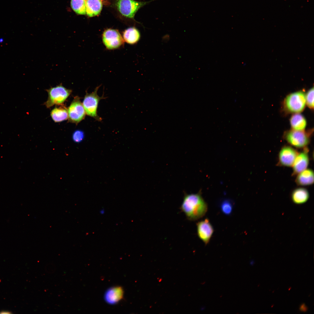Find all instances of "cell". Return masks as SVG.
<instances>
[{
    "label": "cell",
    "mask_w": 314,
    "mask_h": 314,
    "mask_svg": "<svg viewBox=\"0 0 314 314\" xmlns=\"http://www.w3.org/2000/svg\"><path fill=\"white\" fill-rule=\"evenodd\" d=\"M254 263V261H251V262L250 263H251V265H253Z\"/></svg>",
    "instance_id": "26"
},
{
    "label": "cell",
    "mask_w": 314,
    "mask_h": 314,
    "mask_svg": "<svg viewBox=\"0 0 314 314\" xmlns=\"http://www.w3.org/2000/svg\"><path fill=\"white\" fill-rule=\"evenodd\" d=\"M291 127L293 130L304 131L306 127L307 122L305 117L299 113L293 115L290 119Z\"/></svg>",
    "instance_id": "16"
},
{
    "label": "cell",
    "mask_w": 314,
    "mask_h": 314,
    "mask_svg": "<svg viewBox=\"0 0 314 314\" xmlns=\"http://www.w3.org/2000/svg\"><path fill=\"white\" fill-rule=\"evenodd\" d=\"M306 104V94L302 91L290 93L287 95L284 101L285 108L288 112L299 113L304 109Z\"/></svg>",
    "instance_id": "2"
},
{
    "label": "cell",
    "mask_w": 314,
    "mask_h": 314,
    "mask_svg": "<svg viewBox=\"0 0 314 314\" xmlns=\"http://www.w3.org/2000/svg\"><path fill=\"white\" fill-rule=\"evenodd\" d=\"M100 86L99 85L91 93L86 92L82 103L86 114L99 121H101L102 119L97 115L98 104L101 99H105L103 95L100 97L97 94Z\"/></svg>",
    "instance_id": "3"
},
{
    "label": "cell",
    "mask_w": 314,
    "mask_h": 314,
    "mask_svg": "<svg viewBox=\"0 0 314 314\" xmlns=\"http://www.w3.org/2000/svg\"><path fill=\"white\" fill-rule=\"evenodd\" d=\"M71 5L77 14L81 15L86 14L85 0H71Z\"/></svg>",
    "instance_id": "19"
},
{
    "label": "cell",
    "mask_w": 314,
    "mask_h": 314,
    "mask_svg": "<svg viewBox=\"0 0 314 314\" xmlns=\"http://www.w3.org/2000/svg\"><path fill=\"white\" fill-rule=\"evenodd\" d=\"M3 41V38H0V43L2 42Z\"/></svg>",
    "instance_id": "25"
},
{
    "label": "cell",
    "mask_w": 314,
    "mask_h": 314,
    "mask_svg": "<svg viewBox=\"0 0 314 314\" xmlns=\"http://www.w3.org/2000/svg\"><path fill=\"white\" fill-rule=\"evenodd\" d=\"M198 237L205 245H207L214 232L213 228L209 220L206 218L198 222L197 224Z\"/></svg>",
    "instance_id": "9"
},
{
    "label": "cell",
    "mask_w": 314,
    "mask_h": 314,
    "mask_svg": "<svg viewBox=\"0 0 314 314\" xmlns=\"http://www.w3.org/2000/svg\"><path fill=\"white\" fill-rule=\"evenodd\" d=\"M11 312L8 311H2L0 312V314H11Z\"/></svg>",
    "instance_id": "24"
},
{
    "label": "cell",
    "mask_w": 314,
    "mask_h": 314,
    "mask_svg": "<svg viewBox=\"0 0 314 314\" xmlns=\"http://www.w3.org/2000/svg\"><path fill=\"white\" fill-rule=\"evenodd\" d=\"M233 205V202L231 200L225 199L221 202L220 207L221 211L224 214L229 215L232 212Z\"/></svg>",
    "instance_id": "20"
},
{
    "label": "cell",
    "mask_w": 314,
    "mask_h": 314,
    "mask_svg": "<svg viewBox=\"0 0 314 314\" xmlns=\"http://www.w3.org/2000/svg\"><path fill=\"white\" fill-rule=\"evenodd\" d=\"M123 38L125 42L130 44L137 43L140 38L139 30L134 27H131L125 30L123 33Z\"/></svg>",
    "instance_id": "15"
},
{
    "label": "cell",
    "mask_w": 314,
    "mask_h": 314,
    "mask_svg": "<svg viewBox=\"0 0 314 314\" xmlns=\"http://www.w3.org/2000/svg\"><path fill=\"white\" fill-rule=\"evenodd\" d=\"M181 208L188 220L195 221L205 215L208 206L199 191L196 194L185 193Z\"/></svg>",
    "instance_id": "1"
},
{
    "label": "cell",
    "mask_w": 314,
    "mask_h": 314,
    "mask_svg": "<svg viewBox=\"0 0 314 314\" xmlns=\"http://www.w3.org/2000/svg\"><path fill=\"white\" fill-rule=\"evenodd\" d=\"M86 14L92 17L99 14L102 5L101 0H86Z\"/></svg>",
    "instance_id": "14"
},
{
    "label": "cell",
    "mask_w": 314,
    "mask_h": 314,
    "mask_svg": "<svg viewBox=\"0 0 314 314\" xmlns=\"http://www.w3.org/2000/svg\"><path fill=\"white\" fill-rule=\"evenodd\" d=\"M297 174L295 180L297 185L304 186L313 183L314 173L312 170L306 169Z\"/></svg>",
    "instance_id": "13"
},
{
    "label": "cell",
    "mask_w": 314,
    "mask_h": 314,
    "mask_svg": "<svg viewBox=\"0 0 314 314\" xmlns=\"http://www.w3.org/2000/svg\"><path fill=\"white\" fill-rule=\"evenodd\" d=\"M285 137L289 143L298 148L304 147L308 144L309 141L308 135L304 131L292 129L287 132Z\"/></svg>",
    "instance_id": "8"
},
{
    "label": "cell",
    "mask_w": 314,
    "mask_h": 314,
    "mask_svg": "<svg viewBox=\"0 0 314 314\" xmlns=\"http://www.w3.org/2000/svg\"><path fill=\"white\" fill-rule=\"evenodd\" d=\"M51 115L55 122H61L68 118V110L64 106L56 107L51 111Z\"/></svg>",
    "instance_id": "18"
},
{
    "label": "cell",
    "mask_w": 314,
    "mask_h": 314,
    "mask_svg": "<svg viewBox=\"0 0 314 314\" xmlns=\"http://www.w3.org/2000/svg\"><path fill=\"white\" fill-rule=\"evenodd\" d=\"M147 3L134 0H118L116 5L120 13L123 16L134 18L138 10Z\"/></svg>",
    "instance_id": "6"
},
{
    "label": "cell",
    "mask_w": 314,
    "mask_h": 314,
    "mask_svg": "<svg viewBox=\"0 0 314 314\" xmlns=\"http://www.w3.org/2000/svg\"><path fill=\"white\" fill-rule=\"evenodd\" d=\"M309 163L307 149L298 154L292 165L293 174H298L307 169Z\"/></svg>",
    "instance_id": "11"
},
{
    "label": "cell",
    "mask_w": 314,
    "mask_h": 314,
    "mask_svg": "<svg viewBox=\"0 0 314 314\" xmlns=\"http://www.w3.org/2000/svg\"><path fill=\"white\" fill-rule=\"evenodd\" d=\"M123 294V290L121 287H112L106 292L104 297L105 300L109 304H115L122 299Z\"/></svg>",
    "instance_id": "12"
},
{
    "label": "cell",
    "mask_w": 314,
    "mask_h": 314,
    "mask_svg": "<svg viewBox=\"0 0 314 314\" xmlns=\"http://www.w3.org/2000/svg\"><path fill=\"white\" fill-rule=\"evenodd\" d=\"M299 309L301 311L305 312L307 310L308 308L305 304L303 303L300 306Z\"/></svg>",
    "instance_id": "23"
},
{
    "label": "cell",
    "mask_w": 314,
    "mask_h": 314,
    "mask_svg": "<svg viewBox=\"0 0 314 314\" xmlns=\"http://www.w3.org/2000/svg\"></svg>",
    "instance_id": "27"
},
{
    "label": "cell",
    "mask_w": 314,
    "mask_h": 314,
    "mask_svg": "<svg viewBox=\"0 0 314 314\" xmlns=\"http://www.w3.org/2000/svg\"><path fill=\"white\" fill-rule=\"evenodd\" d=\"M291 197L294 202L297 204H301L307 201L309 197V194L306 189L299 188L293 191Z\"/></svg>",
    "instance_id": "17"
},
{
    "label": "cell",
    "mask_w": 314,
    "mask_h": 314,
    "mask_svg": "<svg viewBox=\"0 0 314 314\" xmlns=\"http://www.w3.org/2000/svg\"><path fill=\"white\" fill-rule=\"evenodd\" d=\"M68 110L69 121L78 124L83 119L86 113L80 98L75 97L69 107Z\"/></svg>",
    "instance_id": "7"
},
{
    "label": "cell",
    "mask_w": 314,
    "mask_h": 314,
    "mask_svg": "<svg viewBox=\"0 0 314 314\" xmlns=\"http://www.w3.org/2000/svg\"><path fill=\"white\" fill-rule=\"evenodd\" d=\"M306 104L311 109L314 107V88H311L306 94Z\"/></svg>",
    "instance_id": "21"
},
{
    "label": "cell",
    "mask_w": 314,
    "mask_h": 314,
    "mask_svg": "<svg viewBox=\"0 0 314 314\" xmlns=\"http://www.w3.org/2000/svg\"><path fill=\"white\" fill-rule=\"evenodd\" d=\"M298 154L292 147L289 146L283 147L279 153V163L283 166H292Z\"/></svg>",
    "instance_id": "10"
},
{
    "label": "cell",
    "mask_w": 314,
    "mask_h": 314,
    "mask_svg": "<svg viewBox=\"0 0 314 314\" xmlns=\"http://www.w3.org/2000/svg\"><path fill=\"white\" fill-rule=\"evenodd\" d=\"M47 91L48 97L45 104L47 107L50 108L54 105L63 104L71 94L72 90L60 84L47 90Z\"/></svg>",
    "instance_id": "4"
},
{
    "label": "cell",
    "mask_w": 314,
    "mask_h": 314,
    "mask_svg": "<svg viewBox=\"0 0 314 314\" xmlns=\"http://www.w3.org/2000/svg\"><path fill=\"white\" fill-rule=\"evenodd\" d=\"M84 132L82 131L77 130L73 133L72 138L74 141L75 142L79 143L81 142L84 139Z\"/></svg>",
    "instance_id": "22"
},
{
    "label": "cell",
    "mask_w": 314,
    "mask_h": 314,
    "mask_svg": "<svg viewBox=\"0 0 314 314\" xmlns=\"http://www.w3.org/2000/svg\"><path fill=\"white\" fill-rule=\"evenodd\" d=\"M102 40L105 47L109 50L120 48L123 45L124 42L119 31L112 28L107 29L103 32Z\"/></svg>",
    "instance_id": "5"
},
{
    "label": "cell",
    "mask_w": 314,
    "mask_h": 314,
    "mask_svg": "<svg viewBox=\"0 0 314 314\" xmlns=\"http://www.w3.org/2000/svg\"></svg>",
    "instance_id": "28"
}]
</instances>
